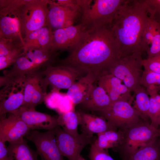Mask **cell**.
I'll return each mask as SVG.
<instances>
[{
  "label": "cell",
  "instance_id": "obj_39",
  "mask_svg": "<svg viewBox=\"0 0 160 160\" xmlns=\"http://www.w3.org/2000/svg\"><path fill=\"white\" fill-rule=\"evenodd\" d=\"M55 1L57 4L60 5L72 7H80L78 4L77 0H57Z\"/></svg>",
  "mask_w": 160,
  "mask_h": 160
},
{
  "label": "cell",
  "instance_id": "obj_16",
  "mask_svg": "<svg viewBox=\"0 0 160 160\" xmlns=\"http://www.w3.org/2000/svg\"><path fill=\"white\" fill-rule=\"evenodd\" d=\"M11 113L18 116L31 129L49 130L60 126L58 117L22 106Z\"/></svg>",
  "mask_w": 160,
  "mask_h": 160
},
{
  "label": "cell",
  "instance_id": "obj_4",
  "mask_svg": "<svg viewBox=\"0 0 160 160\" xmlns=\"http://www.w3.org/2000/svg\"><path fill=\"white\" fill-rule=\"evenodd\" d=\"M126 0H95L81 10L80 23L87 30L110 26Z\"/></svg>",
  "mask_w": 160,
  "mask_h": 160
},
{
  "label": "cell",
  "instance_id": "obj_38",
  "mask_svg": "<svg viewBox=\"0 0 160 160\" xmlns=\"http://www.w3.org/2000/svg\"><path fill=\"white\" fill-rule=\"evenodd\" d=\"M5 143L0 140V160H14L12 154L5 145Z\"/></svg>",
  "mask_w": 160,
  "mask_h": 160
},
{
  "label": "cell",
  "instance_id": "obj_6",
  "mask_svg": "<svg viewBox=\"0 0 160 160\" xmlns=\"http://www.w3.org/2000/svg\"><path fill=\"white\" fill-rule=\"evenodd\" d=\"M142 55L135 53L121 57L110 72L111 74L121 80L131 92H134L140 85L143 71Z\"/></svg>",
  "mask_w": 160,
  "mask_h": 160
},
{
  "label": "cell",
  "instance_id": "obj_9",
  "mask_svg": "<svg viewBox=\"0 0 160 160\" xmlns=\"http://www.w3.org/2000/svg\"><path fill=\"white\" fill-rule=\"evenodd\" d=\"M49 1V0H25L21 5L20 12L24 37L47 24Z\"/></svg>",
  "mask_w": 160,
  "mask_h": 160
},
{
  "label": "cell",
  "instance_id": "obj_32",
  "mask_svg": "<svg viewBox=\"0 0 160 160\" xmlns=\"http://www.w3.org/2000/svg\"><path fill=\"white\" fill-rule=\"evenodd\" d=\"M140 84L146 89L151 86L160 88V73L144 70L140 79Z\"/></svg>",
  "mask_w": 160,
  "mask_h": 160
},
{
  "label": "cell",
  "instance_id": "obj_15",
  "mask_svg": "<svg viewBox=\"0 0 160 160\" xmlns=\"http://www.w3.org/2000/svg\"><path fill=\"white\" fill-rule=\"evenodd\" d=\"M0 116V140L9 143L16 142L27 136L31 130L18 116L10 113Z\"/></svg>",
  "mask_w": 160,
  "mask_h": 160
},
{
  "label": "cell",
  "instance_id": "obj_40",
  "mask_svg": "<svg viewBox=\"0 0 160 160\" xmlns=\"http://www.w3.org/2000/svg\"><path fill=\"white\" fill-rule=\"evenodd\" d=\"M77 160H86L81 155H80Z\"/></svg>",
  "mask_w": 160,
  "mask_h": 160
},
{
  "label": "cell",
  "instance_id": "obj_11",
  "mask_svg": "<svg viewBox=\"0 0 160 160\" xmlns=\"http://www.w3.org/2000/svg\"><path fill=\"white\" fill-rule=\"evenodd\" d=\"M87 31L80 23L53 31L51 50L56 52L66 50L71 51L81 42Z\"/></svg>",
  "mask_w": 160,
  "mask_h": 160
},
{
  "label": "cell",
  "instance_id": "obj_12",
  "mask_svg": "<svg viewBox=\"0 0 160 160\" xmlns=\"http://www.w3.org/2000/svg\"><path fill=\"white\" fill-rule=\"evenodd\" d=\"M26 137L35 145L41 160H65L58 148L53 129L44 132L31 131Z\"/></svg>",
  "mask_w": 160,
  "mask_h": 160
},
{
  "label": "cell",
  "instance_id": "obj_22",
  "mask_svg": "<svg viewBox=\"0 0 160 160\" xmlns=\"http://www.w3.org/2000/svg\"><path fill=\"white\" fill-rule=\"evenodd\" d=\"M52 32L47 24L33 31L24 37L25 48L34 47L51 50Z\"/></svg>",
  "mask_w": 160,
  "mask_h": 160
},
{
  "label": "cell",
  "instance_id": "obj_35",
  "mask_svg": "<svg viewBox=\"0 0 160 160\" xmlns=\"http://www.w3.org/2000/svg\"><path fill=\"white\" fill-rule=\"evenodd\" d=\"M39 76L36 80L32 95L31 103L29 109L35 110L36 107L44 101L46 94L43 91L39 82Z\"/></svg>",
  "mask_w": 160,
  "mask_h": 160
},
{
  "label": "cell",
  "instance_id": "obj_7",
  "mask_svg": "<svg viewBox=\"0 0 160 160\" xmlns=\"http://www.w3.org/2000/svg\"><path fill=\"white\" fill-rule=\"evenodd\" d=\"M81 77L73 69L63 65H50L39 72L40 84L45 94L49 85L51 86L53 91L68 89Z\"/></svg>",
  "mask_w": 160,
  "mask_h": 160
},
{
  "label": "cell",
  "instance_id": "obj_20",
  "mask_svg": "<svg viewBox=\"0 0 160 160\" xmlns=\"http://www.w3.org/2000/svg\"><path fill=\"white\" fill-rule=\"evenodd\" d=\"M112 103L105 90L95 83L86 99L78 105L80 110L96 112L107 109Z\"/></svg>",
  "mask_w": 160,
  "mask_h": 160
},
{
  "label": "cell",
  "instance_id": "obj_1",
  "mask_svg": "<svg viewBox=\"0 0 160 160\" xmlns=\"http://www.w3.org/2000/svg\"><path fill=\"white\" fill-rule=\"evenodd\" d=\"M58 65L71 68L82 77L91 75L97 82L121 57L119 46L110 26L88 30L81 42Z\"/></svg>",
  "mask_w": 160,
  "mask_h": 160
},
{
  "label": "cell",
  "instance_id": "obj_18",
  "mask_svg": "<svg viewBox=\"0 0 160 160\" xmlns=\"http://www.w3.org/2000/svg\"><path fill=\"white\" fill-rule=\"evenodd\" d=\"M97 85L105 91L113 103L124 101L132 104L134 96L122 81L113 75L110 74L104 76L97 81Z\"/></svg>",
  "mask_w": 160,
  "mask_h": 160
},
{
  "label": "cell",
  "instance_id": "obj_5",
  "mask_svg": "<svg viewBox=\"0 0 160 160\" xmlns=\"http://www.w3.org/2000/svg\"><path fill=\"white\" fill-rule=\"evenodd\" d=\"M25 1L0 0V37L24 42L25 32L20 8Z\"/></svg>",
  "mask_w": 160,
  "mask_h": 160
},
{
  "label": "cell",
  "instance_id": "obj_8",
  "mask_svg": "<svg viewBox=\"0 0 160 160\" xmlns=\"http://www.w3.org/2000/svg\"><path fill=\"white\" fill-rule=\"evenodd\" d=\"M131 104L124 101L115 102L107 109L95 113L118 129L124 131L143 119Z\"/></svg>",
  "mask_w": 160,
  "mask_h": 160
},
{
  "label": "cell",
  "instance_id": "obj_30",
  "mask_svg": "<svg viewBox=\"0 0 160 160\" xmlns=\"http://www.w3.org/2000/svg\"><path fill=\"white\" fill-rule=\"evenodd\" d=\"M24 47V42L20 40L0 37V57L5 56L16 49Z\"/></svg>",
  "mask_w": 160,
  "mask_h": 160
},
{
  "label": "cell",
  "instance_id": "obj_19",
  "mask_svg": "<svg viewBox=\"0 0 160 160\" xmlns=\"http://www.w3.org/2000/svg\"><path fill=\"white\" fill-rule=\"evenodd\" d=\"M79 111L81 133L88 137L93 138L94 134H97L109 130L118 129L101 116L81 110Z\"/></svg>",
  "mask_w": 160,
  "mask_h": 160
},
{
  "label": "cell",
  "instance_id": "obj_26",
  "mask_svg": "<svg viewBox=\"0 0 160 160\" xmlns=\"http://www.w3.org/2000/svg\"><path fill=\"white\" fill-rule=\"evenodd\" d=\"M58 117L60 126L65 131L75 136H78L80 135L78 129L80 122L79 111H76L73 110L65 112Z\"/></svg>",
  "mask_w": 160,
  "mask_h": 160
},
{
  "label": "cell",
  "instance_id": "obj_34",
  "mask_svg": "<svg viewBox=\"0 0 160 160\" xmlns=\"http://www.w3.org/2000/svg\"><path fill=\"white\" fill-rule=\"evenodd\" d=\"M148 17L160 23V0H143Z\"/></svg>",
  "mask_w": 160,
  "mask_h": 160
},
{
  "label": "cell",
  "instance_id": "obj_13",
  "mask_svg": "<svg viewBox=\"0 0 160 160\" xmlns=\"http://www.w3.org/2000/svg\"><path fill=\"white\" fill-rule=\"evenodd\" d=\"M81 9L80 7H72L57 4L49 0L47 16V24L52 31L73 25L80 18Z\"/></svg>",
  "mask_w": 160,
  "mask_h": 160
},
{
  "label": "cell",
  "instance_id": "obj_29",
  "mask_svg": "<svg viewBox=\"0 0 160 160\" xmlns=\"http://www.w3.org/2000/svg\"><path fill=\"white\" fill-rule=\"evenodd\" d=\"M39 71L26 75L23 79L24 94L22 106L29 108L35 84L38 77Z\"/></svg>",
  "mask_w": 160,
  "mask_h": 160
},
{
  "label": "cell",
  "instance_id": "obj_43",
  "mask_svg": "<svg viewBox=\"0 0 160 160\" xmlns=\"http://www.w3.org/2000/svg\"><path fill=\"white\" fill-rule=\"evenodd\" d=\"M159 23V24H160V23Z\"/></svg>",
  "mask_w": 160,
  "mask_h": 160
},
{
  "label": "cell",
  "instance_id": "obj_27",
  "mask_svg": "<svg viewBox=\"0 0 160 160\" xmlns=\"http://www.w3.org/2000/svg\"><path fill=\"white\" fill-rule=\"evenodd\" d=\"M135 100L133 107L138 111L142 119H150L148 111L150 97L145 88L140 85L134 91Z\"/></svg>",
  "mask_w": 160,
  "mask_h": 160
},
{
  "label": "cell",
  "instance_id": "obj_37",
  "mask_svg": "<svg viewBox=\"0 0 160 160\" xmlns=\"http://www.w3.org/2000/svg\"><path fill=\"white\" fill-rule=\"evenodd\" d=\"M142 65L144 70L160 73V55L143 59Z\"/></svg>",
  "mask_w": 160,
  "mask_h": 160
},
{
  "label": "cell",
  "instance_id": "obj_28",
  "mask_svg": "<svg viewBox=\"0 0 160 160\" xmlns=\"http://www.w3.org/2000/svg\"><path fill=\"white\" fill-rule=\"evenodd\" d=\"M158 92H151L148 93L150 96L148 113L151 123L158 129L160 120V95Z\"/></svg>",
  "mask_w": 160,
  "mask_h": 160
},
{
  "label": "cell",
  "instance_id": "obj_33",
  "mask_svg": "<svg viewBox=\"0 0 160 160\" xmlns=\"http://www.w3.org/2000/svg\"><path fill=\"white\" fill-rule=\"evenodd\" d=\"M25 47L16 49L7 55L0 57V70H3L12 65L23 54Z\"/></svg>",
  "mask_w": 160,
  "mask_h": 160
},
{
  "label": "cell",
  "instance_id": "obj_25",
  "mask_svg": "<svg viewBox=\"0 0 160 160\" xmlns=\"http://www.w3.org/2000/svg\"><path fill=\"white\" fill-rule=\"evenodd\" d=\"M128 160H160L159 137L154 141L135 151Z\"/></svg>",
  "mask_w": 160,
  "mask_h": 160
},
{
  "label": "cell",
  "instance_id": "obj_2",
  "mask_svg": "<svg viewBox=\"0 0 160 160\" xmlns=\"http://www.w3.org/2000/svg\"><path fill=\"white\" fill-rule=\"evenodd\" d=\"M148 15L143 0H126L110 25L121 57L145 52L143 39Z\"/></svg>",
  "mask_w": 160,
  "mask_h": 160
},
{
  "label": "cell",
  "instance_id": "obj_23",
  "mask_svg": "<svg viewBox=\"0 0 160 160\" xmlns=\"http://www.w3.org/2000/svg\"><path fill=\"white\" fill-rule=\"evenodd\" d=\"M124 135V132L121 130H109L97 134V138L93 143L99 148H111L114 151L121 144Z\"/></svg>",
  "mask_w": 160,
  "mask_h": 160
},
{
  "label": "cell",
  "instance_id": "obj_42",
  "mask_svg": "<svg viewBox=\"0 0 160 160\" xmlns=\"http://www.w3.org/2000/svg\"><path fill=\"white\" fill-rule=\"evenodd\" d=\"M159 140H160V133L159 134Z\"/></svg>",
  "mask_w": 160,
  "mask_h": 160
},
{
  "label": "cell",
  "instance_id": "obj_14",
  "mask_svg": "<svg viewBox=\"0 0 160 160\" xmlns=\"http://www.w3.org/2000/svg\"><path fill=\"white\" fill-rule=\"evenodd\" d=\"M58 53L51 50L34 47L25 48L19 61L32 73L52 65L56 60Z\"/></svg>",
  "mask_w": 160,
  "mask_h": 160
},
{
  "label": "cell",
  "instance_id": "obj_3",
  "mask_svg": "<svg viewBox=\"0 0 160 160\" xmlns=\"http://www.w3.org/2000/svg\"><path fill=\"white\" fill-rule=\"evenodd\" d=\"M124 132L122 142L114 151L119 153L122 160H128L134 152L154 141L159 135L158 129L149 120L143 119Z\"/></svg>",
  "mask_w": 160,
  "mask_h": 160
},
{
  "label": "cell",
  "instance_id": "obj_24",
  "mask_svg": "<svg viewBox=\"0 0 160 160\" xmlns=\"http://www.w3.org/2000/svg\"><path fill=\"white\" fill-rule=\"evenodd\" d=\"M7 146L14 160H39L36 151L32 150L23 138L15 142L9 143Z\"/></svg>",
  "mask_w": 160,
  "mask_h": 160
},
{
  "label": "cell",
  "instance_id": "obj_36",
  "mask_svg": "<svg viewBox=\"0 0 160 160\" xmlns=\"http://www.w3.org/2000/svg\"><path fill=\"white\" fill-rule=\"evenodd\" d=\"M88 157L90 160H114L109 155L107 149L99 148L91 144Z\"/></svg>",
  "mask_w": 160,
  "mask_h": 160
},
{
  "label": "cell",
  "instance_id": "obj_10",
  "mask_svg": "<svg viewBox=\"0 0 160 160\" xmlns=\"http://www.w3.org/2000/svg\"><path fill=\"white\" fill-rule=\"evenodd\" d=\"M53 130L60 152L68 160H77L83 149L93 142V138L82 133L75 136L65 131L60 126H57Z\"/></svg>",
  "mask_w": 160,
  "mask_h": 160
},
{
  "label": "cell",
  "instance_id": "obj_17",
  "mask_svg": "<svg viewBox=\"0 0 160 160\" xmlns=\"http://www.w3.org/2000/svg\"><path fill=\"white\" fill-rule=\"evenodd\" d=\"M23 83L11 84L4 86L0 90V116L11 113L21 107L24 99Z\"/></svg>",
  "mask_w": 160,
  "mask_h": 160
},
{
  "label": "cell",
  "instance_id": "obj_31",
  "mask_svg": "<svg viewBox=\"0 0 160 160\" xmlns=\"http://www.w3.org/2000/svg\"><path fill=\"white\" fill-rule=\"evenodd\" d=\"M153 38L150 46L147 50V58L160 55V24L154 20Z\"/></svg>",
  "mask_w": 160,
  "mask_h": 160
},
{
  "label": "cell",
  "instance_id": "obj_41",
  "mask_svg": "<svg viewBox=\"0 0 160 160\" xmlns=\"http://www.w3.org/2000/svg\"><path fill=\"white\" fill-rule=\"evenodd\" d=\"M159 133H160V120L159 122Z\"/></svg>",
  "mask_w": 160,
  "mask_h": 160
},
{
  "label": "cell",
  "instance_id": "obj_21",
  "mask_svg": "<svg viewBox=\"0 0 160 160\" xmlns=\"http://www.w3.org/2000/svg\"><path fill=\"white\" fill-rule=\"evenodd\" d=\"M96 82L91 75L88 74L81 77L68 89L66 94L75 106L86 99Z\"/></svg>",
  "mask_w": 160,
  "mask_h": 160
}]
</instances>
